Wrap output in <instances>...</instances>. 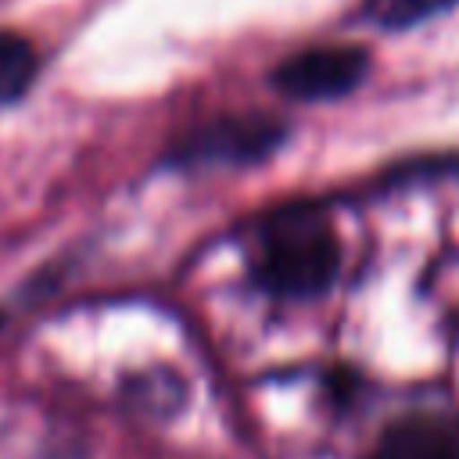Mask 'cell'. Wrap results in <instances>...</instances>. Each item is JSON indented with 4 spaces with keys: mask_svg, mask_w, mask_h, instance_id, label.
I'll list each match as a JSON object with an SVG mask.
<instances>
[{
    "mask_svg": "<svg viewBox=\"0 0 459 459\" xmlns=\"http://www.w3.org/2000/svg\"><path fill=\"white\" fill-rule=\"evenodd\" d=\"M341 273V240L316 204H283L262 219L251 251V280L280 301H305Z\"/></svg>",
    "mask_w": 459,
    "mask_h": 459,
    "instance_id": "6da1fadb",
    "label": "cell"
},
{
    "mask_svg": "<svg viewBox=\"0 0 459 459\" xmlns=\"http://www.w3.org/2000/svg\"><path fill=\"white\" fill-rule=\"evenodd\" d=\"M287 136V126L269 115H222L194 126L169 147V161L179 169L197 165H255L265 161Z\"/></svg>",
    "mask_w": 459,
    "mask_h": 459,
    "instance_id": "7a4b0ae2",
    "label": "cell"
},
{
    "mask_svg": "<svg viewBox=\"0 0 459 459\" xmlns=\"http://www.w3.org/2000/svg\"><path fill=\"white\" fill-rule=\"evenodd\" d=\"M366 72L369 54L362 47H308L273 68V86L294 100H333L351 93L366 79Z\"/></svg>",
    "mask_w": 459,
    "mask_h": 459,
    "instance_id": "3957f363",
    "label": "cell"
},
{
    "mask_svg": "<svg viewBox=\"0 0 459 459\" xmlns=\"http://www.w3.org/2000/svg\"><path fill=\"white\" fill-rule=\"evenodd\" d=\"M369 459H459V416L409 412L384 427Z\"/></svg>",
    "mask_w": 459,
    "mask_h": 459,
    "instance_id": "277c9868",
    "label": "cell"
},
{
    "mask_svg": "<svg viewBox=\"0 0 459 459\" xmlns=\"http://www.w3.org/2000/svg\"><path fill=\"white\" fill-rule=\"evenodd\" d=\"M36 72H39L36 47L18 32L0 29V104L18 100L32 86Z\"/></svg>",
    "mask_w": 459,
    "mask_h": 459,
    "instance_id": "5b68a950",
    "label": "cell"
},
{
    "mask_svg": "<svg viewBox=\"0 0 459 459\" xmlns=\"http://www.w3.org/2000/svg\"><path fill=\"white\" fill-rule=\"evenodd\" d=\"M459 0H362V18L380 29H412L452 11Z\"/></svg>",
    "mask_w": 459,
    "mask_h": 459,
    "instance_id": "8992f818",
    "label": "cell"
}]
</instances>
